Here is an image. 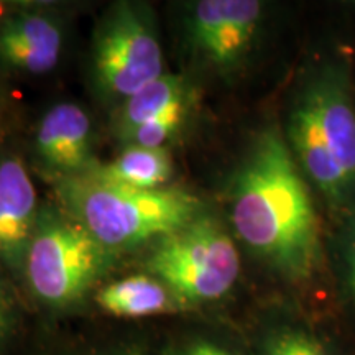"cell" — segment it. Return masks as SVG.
Listing matches in <instances>:
<instances>
[{
    "instance_id": "obj_19",
    "label": "cell",
    "mask_w": 355,
    "mask_h": 355,
    "mask_svg": "<svg viewBox=\"0 0 355 355\" xmlns=\"http://www.w3.org/2000/svg\"><path fill=\"white\" fill-rule=\"evenodd\" d=\"M343 290L345 303L355 311V222L349 229L344 245V272H343Z\"/></svg>"
},
{
    "instance_id": "obj_7",
    "label": "cell",
    "mask_w": 355,
    "mask_h": 355,
    "mask_svg": "<svg viewBox=\"0 0 355 355\" xmlns=\"http://www.w3.org/2000/svg\"><path fill=\"white\" fill-rule=\"evenodd\" d=\"M263 15L257 0H201L189 10L194 50L219 69L234 68L254 42Z\"/></svg>"
},
{
    "instance_id": "obj_3",
    "label": "cell",
    "mask_w": 355,
    "mask_h": 355,
    "mask_svg": "<svg viewBox=\"0 0 355 355\" xmlns=\"http://www.w3.org/2000/svg\"><path fill=\"white\" fill-rule=\"evenodd\" d=\"M296 162L332 206L355 209V114L345 73L324 66L306 84L288 127Z\"/></svg>"
},
{
    "instance_id": "obj_16",
    "label": "cell",
    "mask_w": 355,
    "mask_h": 355,
    "mask_svg": "<svg viewBox=\"0 0 355 355\" xmlns=\"http://www.w3.org/2000/svg\"><path fill=\"white\" fill-rule=\"evenodd\" d=\"M158 343L163 355H252L248 344H239L227 334L206 327H189Z\"/></svg>"
},
{
    "instance_id": "obj_5",
    "label": "cell",
    "mask_w": 355,
    "mask_h": 355,
    "mask_svg": "<svg viewBox=\"0 0 355 355\" xmlns=\"http://www.w3.org/2000/svg\"><path fill=\"white\" fill-rule=\"evenodd\" d=\"M145 270L170 288L186 314H194L232 296L241 257L225 229L202 212L183 229L155 241Z\"/></svg>"
},
{
    "instance_id": "obj_8",
    "label": "cell",
    "mask_w": 355,
    "mask_h": 355,
    "mask_svg": "<svg viewBox=\"0 0 355 355\" xmlns=\"http://www.w3.org/2000/svg\"><path fill=\"white\" fill-rule=\"evenodd\" d=\"M38 214L37 191L21 159L0 158V265L17 279L24 278Z\"/></svg>"
},
{
    "instance_id": "obj_18",
    "label": "cell",
    "mask_w": 355,
    "mask_h": 355,
    "mask_svg": "<svg viewBox=\"0 0 355 355\" xmlns=\"http://www.w3.org/2000/svg\"><path fill=\"white\" fill-rule=\"evenodd\" d=\"M24 329V311L13 288L0 277V355H8Z\"/></svg>"
},
{
    "instance_id": "obj_10",
    "label": "cell",
    "mask_w": 355,
    "mask_h": 355,
    "mask_svg": "<svg viewBox=\"0 0 355 355\" xmlns=\"http://www.w3.org/2000/svg\"><path fill=\"white\" fill-rule=\"evenodd\" d=\"M63 51V28L50 13L17 10L0 17V61L26 74H46Z\"/></svg>"
},
{
    "instance_id": "obj_17",
    "label": "cell",
    "mask_w": 355,
    "mask_h": 355,
    "mask_svg": "<svg viewBox=\"0 0 355 355\" xmlns=\"http://www.w3.org/2000/svg\"><path fill=\"white\" fill-rule=\"evenodd\" d=\"M186 114V104L176 105L166 114L158 115V117L152 119V121L145 122L144 125L137 127L130 135H128V141L132 145L144 146V148H163V145L171 139V135L178 130L184 121Z\"/></svg>"
},
{
    "instance_id": "obj_11",
    "label": "cell",
    "mask_w": 355,
    "mask_h": 355,
    "mask_svg": "<svg viewBox=\"0 0 355 355\" xmlns=\"http://www.w3.org/2000/svg\"><path fill=\"white\" fill-rule=\"evenodd\" d=\"M101 313L119 321H141L153 318L184 316L183 304L170 288L148 273L128 275L104 282L91 298Z\"/></svg>"
},
{
    "instance_id": "obj_9",
    "label": "cell",
    "mask_w": 355,
    "mask_h": 355,
    "mask_svg": "<svg viewBox=\"0 0 355 355\" xmlns=\"http://www.w3.org/2000/svg\"><path fill=\"white\" fill-rule=\"evenodd\" d=\"M92 125L86 110L73 102L48 109L38 123L35 152L43 166L60 180L91 170Z\"/></svg>"
},
{
    "instance_id": "obj_14",
    "label": "cell",
    "mask_w": 355,
    "mask_h": 355,
    "mask_svg": "<svg viewBox=\"0 0 355 355\" xmlns=\"http://www.w3.org/2000/svg\"><path fill=\"white\" fill-rule=\"evenodd\" d=\"M183 102L184 86L181 79L173 74H162L123 101L117 121L119 132L123 139H128L137 127L144 125L158 115L166 114Z\"/></svg>"
},
{
    "instance_id": "obj_6",
    "label": "cell",
    "mask_w": 355,
    "mask_h": 355,
    "mask_svg": "<svg viewBox=\"0 0 355 355\" xmlns=\"http://www.w3.org/2000/svg\"><path fill=\"white\" fill-rule=\"evenodd\" d=\"M92 73L105 96L122 101L165 74L162 44L140 7L117 3L102 19L92 48Z\"/></svg>"
},
{
    "instance_id": "obj_12",
    "label": "cell",
    "mask_w": 355,
    "mask_h": 355,
    "mask_svg": "<svg viewBox=\"0 0 355 355\" xmlns=\"http://www.w3.org/2000/svg\"><path fill=\"white\" fill-rule=\"evenodd\" d=\"M247 344L252 355H344L311 321L291 314L260 318Z\"/></svg>"
},
{
    "instance_id": "obj_2",
    "label": "cell",
    "mask_w": 355,
    "mask_h": 355,
    "mask_svg": "<svg viewBox=\"0 0 355 355\" xmlns=\"http://www.w3.org/2000/svg\"><path fill=\"white\" fill-rule=\"evenodd\" d=\"M60 181L63 209L110 252L158 241L202 214L199 199L188 191L130 188L94 168Z\"/></svg>"
},
{
    "instance_id": "obj_13",
    "label": "cell",
    "mask_w": 355,
    "mask_h": 355,
    "mask_svg": "<svg viewBox=\"0 0 355 355\" xmlns=\"http://www.w3.org/2000/svg\"><path fill=\"white\" fill-rule=\"evenodd\" d=\"M97 175L114 183L139 189L165 188L173 173V162L165 148L130 145L105 166H92Z\"/></svg>"
},
{
    "instance_id": "obj_1",
    "label": "cell",
    "mask_w": 355,
    "mask_h": 355,
    "mask_svg": "<svg viewBox=\"0 0 355 355\" xmlns=\"http://www.w3.org/2000/svg\"><path fill=\"white\" fill-rule=\"evenodd\" d=\"M235 234L275 273L306 286L321 266L319 220L288 140L277 125L255 137L230 188Z\"/></svg>"
},
{
    "instance_id": "obj_4",
    "label": "cell",
    "mask_w": 355,
    "mask_h": 355,
    "mask_svg": "<svg viewBox=\"0 0 355 355\" xmlns=\"http://www.w3.org/2000/svg\"><path fill=\"white\" fill-rule=\"evenodd\" d=\"M110 254L63 207H42L21 282L46 316L78 314L104 283Z\"/></svg>"
},
{
    "instance_id": "obj_15",
    "label": "cell",
    "mask_w": 355,
    "mask_h": 355,
    "mask_svg": "<svg viewBox=\"0 0 355 355\" xmlns=\"http://www.w3.org/2000/svg\"><path fill=\"white\" fill-rule=\"evenodd\" d=\"M33 355H163L158 340L144 336H114L43 345Z\"/></svg>"
}]
</instances>
